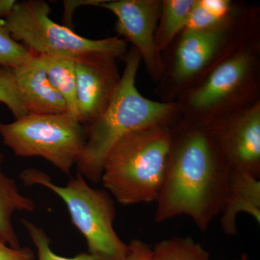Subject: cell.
<instances>
[{"instance_id": "obj_1", "label": "cell", "mask_w": 260, "mask_h": 260, "mask_svg": "<svg viewBox=\"0 0 260 260\" xmlns=\"http://www.w3.org/2000/svg\"><path fill=\"white\" fill-rule=\"evenodd\" d=\"M171 130L172 145L155 221L186 215L205 232L223 212L230 169L203 126L179 118Z\"/></svg>"}, {"instance_id": "obj_2", "label": "cell", "mask_w": 260, "mask_h": 260, "mask_svg": "<svg viewBox=\"0 0 260 260\" xmlns=\"http://www.w3.org/2000/svg\"><path fill=\"white\" fill-rule=\"evenodd\" d=\"M260 32V9L239 3L228 20L214 28L182 31L162 53V74L155 93L175 102L242 43Z\"/></svg>"}, {"instance_id": "obj_3", "label": "cell", "mask_w": 260, "mask_h": 260, "mask_svg": "<svg viewBox=\"0 0 260 260\" xmlns=\"http://www.w3.org/2000/svg\"><path fill=\"white\" fill-rule=\"evenodd\" d=\"M123 59L125 65L117 90L105 112L87 126L86 143L76 164L77 172L94 184L100 182L106 157L122 137L150 126H172L180 118L175 102H157L140 93L139 52L131 46Z\"/></svg>"}, {"instance_id": "obj_4", "label": "cell", "mask_w": 260, "mask_h": 260, "mask_svg": "<svg viewBox=\"0 0 260 260\" xmlns=\"http://www.w3.org/2000/svg\"><path fill=\"white\" fill-rule=\"evenodd\" d=\"M260 102V32L218 63L176 101L181 119L193 125L213 121Z\"/></svg>"}, {"instance_id": "obj_5", "label": "cell", "mask_w": 260, "mask_h": 260, "mask_svg": "<svg viewBox=\"0 0 260 260\" xmlns=\"http://www.w3.org/2000/svg\"><path fill=\"white\" fill-rule=\"evenodd\" d=\"M172 126L132 132L113 145L102 181L121 205L156 202L161 191L172 145Z\"/></svg>"}, {"instance_id": "obj_6", "label": "cell", "mask_w": 260, "mask_h": 260, "mask_svg": "<svg viewBox=\"0 0 260 260\" xmlns=\"http://www.w3.org/2000/svg\"><path fill=\"white\" fill-rule=\"evenodd\" d=\"M19 177L25 185L44 186L62 200L94 259L126 260L129 246L114 230L116 208L109 191L90 187L78 172L65 186L54 184L47 174L34 168L25 169Z\"/></svg>"}, {"instance_id": "obj_7", "label": "cell", "mask_w": 260, "mask_h": 260, "mask_svg": "<svg viewBox=\"0 0 260 260\" xmlns=\"http://www.w3.org/2000/svg\"><path fill=\"white\" fill-rule=\"evenodd\" d=\"M50 13L51 8L44 0L17 2L3 23L12 38L36 55L75 59L104 54L117 59L127 52V43L117 36L97 40L81 37L51 20Z\"/></svg>"}, {"instance_id": "obj_8", "label": "cell", "mask_w": 260, "mask_h": 260, "mask_svg": "<svg viewBox=\"0 0 260 260\" xmlns=\"http://www.w3.org/2000/svg\"><path fill=\"white\" fill-rule=\"evenodd\" d=\"M0 135L15 155L42 157L70 176L86 143L88 129L70 113L27 114L0 123Z\"/></svg>"}, {"instance_id": "obj_9", "label": "cell", "mask_w": 260, "mask_h": 260, "mask_svg": "<svg viewBox=\"0 0 260 260\" xmlns=\"http://www.w3.org/2000/svg\"><path fill=\"white\" fill-rule=\"evenodd\" d=\"M230 170L260 178V102L205 126Z\"/></svg>"}, {"instance_id": "obj_10", "label": "cell", "mask_w": 260, "mask_h": 260, "mask_svg": "<svg viewBox=\"0 0 260 260\" xmlns=\"http://www.w3.org/2000/svg\"><path fill=\"white\" fill-rule=\"evenodd\" d=\"M97 7L115 15L117 37L139 52L147 73L155 84L161 79L162 54L155 42L161 0H103Z\"/></svg>"}, {"instance_id": "obj_11", "label": "cell", "mask_w": 260, "mask_h": 260, "mask_svg": "<svg viewBox=\"0 0 260 260\" xmlns=\"http://www.w3.org/2000/svg\"><path fill=\"white\" fill-rule=\"evenodd\" d=\"M79 121L91 125L110 104L121 75L114 56L93 54L75 59Z\"/></svg>"}, {"instance_id": "obj_12", "label": "cell", "mask_w": 260, "mask_h": 260, "mask_svg": "<svg viewBox=\"0 0 260 260\" xmlns=\"http://www.w3.org/2000/svg\"><path fill=\"white\" fill-rule=\"evenodd\" d=\"M13 71L19 100L26 115L70 113L64 98L49 80L44 56L34 54Z\"/></svg>"}, {"instance_id": "obj_13", "label": "cell", "mask_w": 260, "mask_h": 260, "mask_svg": "<svg viewBox=\"0 0 260 260\" xmlns=\"http://www.w3.org/2000/svg\"><path fill=\"white\" fill-rule=\"evenodd\" d=\"M246 213L260 223V181L241 171L230 170L220 225L228 236L237 234L238 214Z\"/></svg>"}, {"instance_id": "obj_14", "label": "cell", "mask_w": 260, "mask_h": 260, "mask_svg": "<svg viewBox=\"0 0 260 260\" xmlns=\"http://www.w3.org/2000/svg\"><path fill=\"white\" fill-rule=\"evenodd\" d=\"M5 156L0 153V241L15 249L20 247L12 216L16 211L32 212L37 208L35 202L19 191L15 179L3 172Z\"/></svg>"}, {"instance_id": "obj_15", "label": "cell", "mask_w": 260, "mask_h": 260, "mask_svg": "<svg viewBox=\"0 0 260 260\" xmlns=\"http://www.w3.org/2000/svg\"><path fill=\"white\" fill-rule=\"evenodd\" d=\"M194 3L195 0H161L155 32V44L161 54L184 30Z\"/></svg>"}, {"instance_id": "obj_16", "label": "cell", "mask_w": 260, "mask_h": 260, "mask_svg": "<svg viewBox=\"0 0 260 260\" xmlns=\"http://www.w3.org/2000/svg\"><path fill=\"white\" fill-rule=\"evenodd\" d=\"M44 58L51 83L64 98L70 114L79 121L75 59L66 56H44Z\"/></svg>"}, {"instance_id": "obj_17", "label": "cell", "mask_w": 260, "mask_h": 260, "mask_svg": "<svg viewBox=\"0 0 260 260\" xmlns=\"http://www.w3.org/2000/svg\"><path fill=\"white\" fill-rule=\"evenodd\" d=\"M150 260H211L208 251L190 237L160 241L152 248Z\"/></svg>"}, {"instance_id": "obj_18", "label": "cell", "mask_w": 260, "mask_h": 260, "mask_svg": "<svg viewBox=\"0 0 260 260\" xmlns=\"http://www.w3.org/2000/svg\"><path fill=\"white\" fill-rule=\"evenodd\" d=\"M34 54L12 38L0 19V67L14 68L31 59Z\"/></svg>"}, {"instance_id": "obj_19", "label": "cell", "mask_w": 260, "mask_h": 260, "mask_svg": "<svg viewBox=\"0 0 260 260\" xmlns=\"http://www.w3.org/2000/svg\"><path fill=\"white\" fill-rule=\"evenodd\" d=\"M22 225L26 229L29 237L37 249L39 260H95L90 254L81 252L73 258L57 255L51 249V239L42 228L37 226L30 220L20 219Z\"/></svg>"}, {"instance_id": "obj_20", "label": "cell", "mask_w": 260, "mask_h": 260, "mask_svg": "<svg viewBox=\"0 0 260 260\" xmlns=\"http://www.w3.org/2000/svg\"><path fill=\"white\" fill-rule=\"evenodd\" d=\"M0 102L10 109L15 119L26 115L19 100L12 68L0 67Z\"/></svg>"}, {"instance_id": "obj_21", "label": "cell", "mask_w": 260, "mask_h": 260, "mask_svg": "<svg viewBox=\"0 0 260 260\" xmlns=\"http://www.w3.org/2000/svg\"><path fill=\"white\" fill-rule=\"evenodd\" d=\"M0 260H34V253L28 246L15 249L0 241Z\"/></svg>"}, {"instance_id": "obj_22", "label": "cell", "mask_w": 260, "mask_h": 260, "mask_svg": "<svg viewBox=\"0 0 260 260\" xmlns=\"http://www.w3.org/2000/svg\"><path fill=\"white\" fill-rule=\"evenodd\" d=\"M129 254L126 260H150L152 247L139 239H133L128 244Z\"/></svg>"}, {"instance_id": "obj_23", "label": "cell", "mask_w": 260, "mask_h": 260, "mask_svg": "<svg viewBox=\"0 0 260 260\" xmlns=\"http://www.w3.org/2000/svg\"><path fill=\"white\" fill-rule=\"evenodd\" d=\"M103 0H77V1H63L64 6V20L67 23L71 25L72 15L74 10L78 7L83 5H91V6H98L99 3H102Z\"/></svg>"}, {"instance_id": "obj_24", "label": "cell", "mask_w": 260, "mask_h": 260, "mask_svg": "<svg viewBox=\"0 0 260 260\" xmlns=\"http://www.w3.org/2000/svg\"><path fill=\"white\" fill-rule=\"evenodd\" d=\"M15 0H0V19L8 18L16 5Z\"/></svg>"}, {"instance_id": "obj_25", "label": "cell", "mask_w": 260, "mask_h": 260, "mask_svg": "<svg viewBox=\"0 0 260 260\" xmlns=\"http://www.w3.org/2000/svg\"><path fill=\"white\" fill-rule=\"evenodd\" d=\"M236 260H248L247 254H242V257H241V259H236Z\"/></svg>"}]
</instances>
